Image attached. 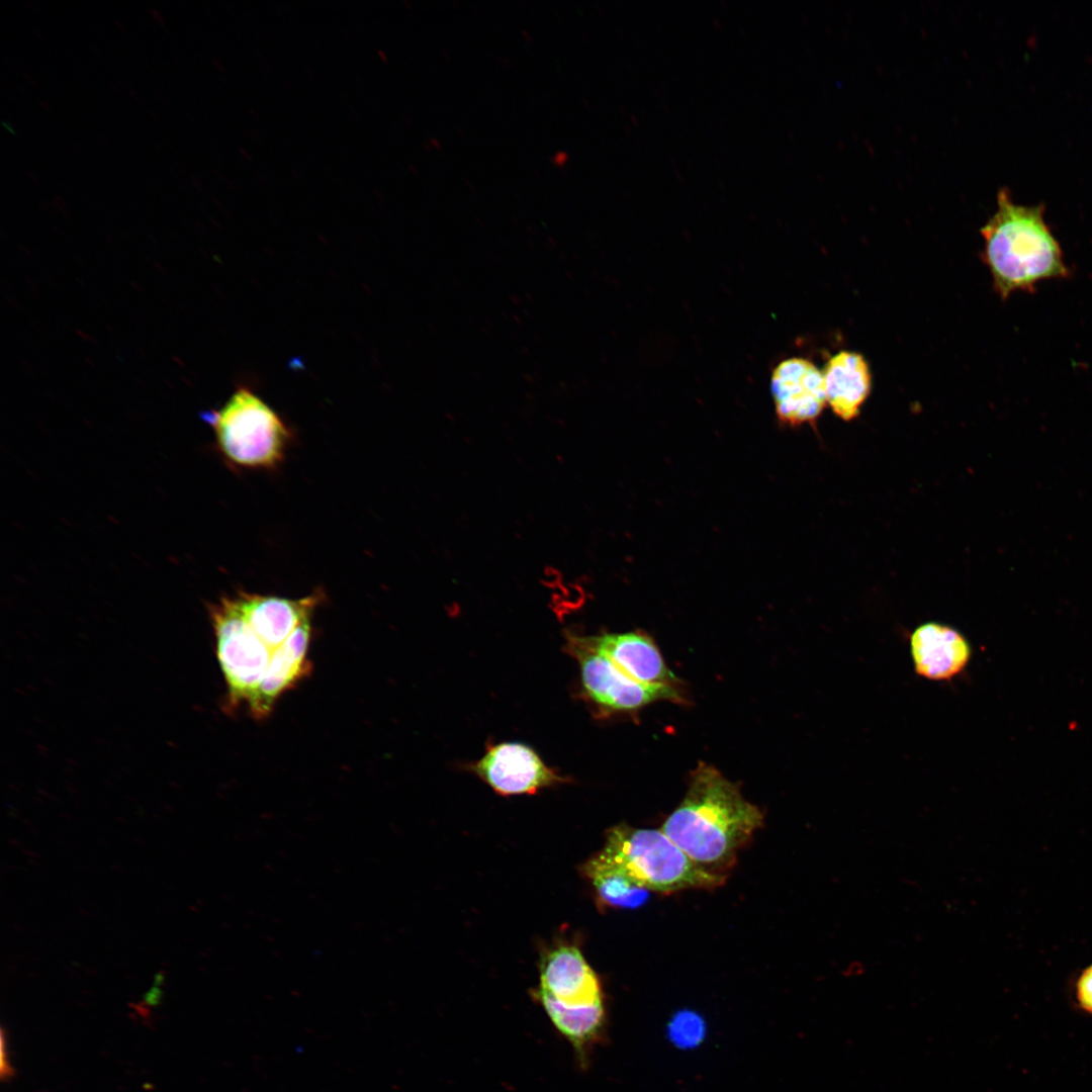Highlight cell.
<instances>
[{"instance_id":"cell-10","label":"cell","mask_w":1092,"mask_h":1092,"mask_svg":"<svg viewBox=\"0 0 1092 1092\" xmlns=\"http://www.w3.org/2000/svg\"><path fill=\"white\" fill-rule=\"evenodd\" d=\"M310 620L304 621L272 652L265 674L248 707L255 719L266 718L277 700L311 671L307 652L311 639Z\"/></svg>"},{"instance_id":"cell-11","label":"cell","mask_w":1092,"mask_h":1092,"mask_svg":"<svg viewBox=\"0 0 1092 1092\" xmlns=\"http://www.w3.org/2000/svg\"><path fill=\"white\" fill-rule=\"evenodd\" d=\"M242 612L260 639L273 652L304 621L310 620L324 598L322 592L301 599H286L239 592Z\"/></svg>"},{"instance_id":"cell-8","label":"cell","mask_w":1092,"mask_h":1092,"mask_svg":"<svg viewBox=\"0 0 1092 1092\" xmlns=\"http://www.w3.org/2000/svg\"><path fill=\"white\" fill-rule=\"evenodd\" d=\"M471 769L500 795L533 794L565 780L519 742L491 745Z\"/></svg>"},{"instance_id":"cell-15","label":"cell","mask_w":1092,"mask_h":1092,"mask_svg":"<svg viewBox=\"0 0 1092 1092\" xmlns=\"http://www.w3.org/2000/svg\"><path fill=\"white\" fill-rule=\"evenodd\" d=\"M601 904L613 908H636L648 899L650 891L641 887L604 848L583 866Z\"/></svg>"},{"instance_id":"cell-14","label":"cell","mask_w":1092,"mask_h":1092,"mask_svg":"<svg viewBox=\"0 0 1092 1092\" xmlns=\"http://www.w3.org/2000/svg\"><path fill=\"white\" fill-rule=\"evenodd\" d=\"M826 402L843 421L857 417L870 394L872 376L863 356L853 351L832 355L823 370Z\"/></svg>"},{"instance_id":"cell-3","label":"cell","mask_w":1092,"mask_h":1092,"mask_svg":"<svg viewBox=\"0 0 1092 1092\" xmlns=\"http://www.w3.org/2000/svg\"><path fill=\"white\" fill-rule=\"evenodd\" d=\"M539 998L554 1028L584 1063L604 1031L606 1013L599 979L577 948L562 946L547 957Z\"/></svg>"},{"instance_id":"cell-4","label":"cell","mask_w":1092,"mask_h":1092,"mask_svg":"<svg viewBox=\"0 0 1092 1092\" xmlns=\"http://www.w3.org/2000/svg\"><path fill=\"white\" fill-rule=\"evenodd\" d=\"M604 849L650 892L713 890L727 880L701 870L661 829L613 827Z\"/></svg>"},{"instance_id":"cell-17","label":"cell","mask_w":1092,"mask_h":1092,"mask_svg":"<svg viewBox=\"0 0 1092 1092\" xmlns=\"http://www.w3.org/2000/svg\"><path fill=\"white\" fill-rule=\"evenodd\" d=\"M1073 997L1077 1009L1092 1017V963L1084 967L1077 975Z\"/></svg>"},{"instance_id":"cell-12","label":"cell","mask_w":1092,"mask_h":1092,"mask_svg":"<svg viewBox=\"0 0 1092 1092\" xmlns=\"http://www.w3.org/2000/svg\"><path fill=\"white\" fill-rule=\"evenodd\" d=\"M914 668L932 680L950 679L967 666L971 646L956 629L935 622L918 626L910 637Z\"/></svg>"},{"instance_id":"cell-1","label":"cell","mask_w":1092,"mask_h":1092,"mask_svg":"<svg viewBox=\"0 0 1092 1092\" xmlns=\"http://www.w3.org/2000/svg\"><path fill=\"white\" fill-rule=\"evenodd\" d=\"M762 823V812L743 798L738 785L701 762L661 830L701 870L727 879L738 852Z\"/></svg>"},{"instance_id":"cell-16","label":"cell","mask_w":1092,"mask_h":1092,"mask_svg":"<svg viewBox=\"0 0 1092 1092\" xmlns=\"http://www.w3.org/2000/svg\"><path fill=\"white\" fill-rule=\"evenodd\" d=\"M704 1034L702 1019L691 1011L678 1013L670 1023V1035L679 1046H692L699 1042Z\"/></svg>"},{"instance_id":"cell-7","label":"cell","mask_w":1092,"mask_h":1092,"mask_svg":"<svg viewBox=\"0 0 1092 1092\" xmlns=\"http://www.w3.org/2000/svg\"><path fill=\"white\" fill-rule=\"evenodd\" d=\"M568 649L579 662L585 695L606 712H631L660 700H682L672 685L644 684L629 677L585 637L569 638Z\"/></svg>"},{"instance_id":"cell-6","label":"cell","mask_w":1092,"mask_h":1092,"mask_svg":"<svg viewBox=\"0 0 1092 1092\" xmlns=\"http://www.w3.org/2000/svg\"><path fill=\"white\" fill-rule=\"evenodd\" d=\"M209 615L226 684L225 707L231 712L252 701L272 651L247 622L237 596L221 598L211 605Z\"/></svg>"},{"instance_id":"cell-2","label":"cell","mask_w":1092,"mask_h":1092,"mask_svg":"<svg viewBox=\"0 0 1092 1092\" xmlns=\"http://www.w3.org/2000/svg\"><path fill=\"white\" fill-rule=\"evenodd\" d=\"M1043 214V204H1016L1007 189L998 192L997 210L980 232L983 260L1002 299L1017 290L1033 292L1041 280L1070 275Z\"/></svg>"},{"instance_id":"cell-5","label":"cell","mask_w":1092,"mask_h":1092,"mask_svg":"<svg viewBox=\"0 0 1092 1092\" xmlns=\"http://www.w3.org/2000/svg\"><path fill=\"white\" fill-rule=\"evenodd\" d=\"M219 451L236 466L269 469L282 462L290 431L248 387H239L222 407L207 414Z\"/></svg>"},{"instance_id":"cell-9","label":"cell","mask_w":1092,"mask_h":1092,"mask_svg":"<svg viewBox=\"0 0 1092 1092\" xmlns=\"http://www.w3.org/2000/svg\"><path fill=\"white\" fill-rule=\"evenodd\" d=\"M770 387L778 419L786 425L815 422L827 403L823 373L805 358L792 357L779 363Z\"/></svg>"},{"instance_id":"cell-13","label":"cell","mask_w":1092,"mask_h":1092,"mask_svg":"<svg viewBox=\"0 0 1092 1092\" xmlns=\"http://www.w3.org/2000/svg\"><path fill=\"white\" fill-rule=\"evenodd\" d=\"M587 640L623 673L637 681L672 686L678 681L666 666L652 638L645 633L603 634L588 637Z\"/></svg>"}]
</instances>
